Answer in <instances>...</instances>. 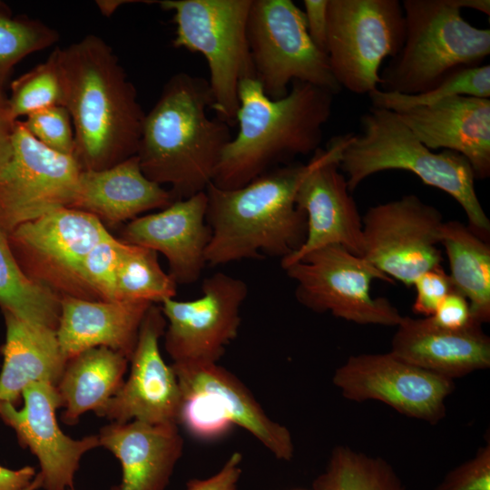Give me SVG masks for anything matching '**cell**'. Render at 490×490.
Masks as SVG:
<instances>
[{"mask_svg":"<svg viewBox=\"0 0 490 490\" xmlns=\"http://www.w3.org/2000/svg\"><path fill=\"white\" fill-rule=\"evenodd\" d=\"M206 207L205 191L175 200L161 211L132 220L121 240L162 253L177 284L195 282L207 264L205 253L211 237Z\"/></svg>","mask_w":490,"mask_h":490,"instance_id":"20","label":"cell"},{"mask_svg":"<svg viewBox=\"0 0 490 490\" xmlns=\"http://www.w3.org/2000/svg\"><path fill=\"white\" fill-rule=\"evenodd\" d=\"M124 242L109 234L84 257L80 276L95 300H116L115 288Z\"/></svg>","mask_w":490,"mask_h":490,"instance_id":"35","label":"cell"},{"mask_svg":"<svg viewBox=\"0 0 490 490\" xmlns=\"http://www.w3.org/2000/svg\"><path fill=\"white\" fill-rule=\"evenodd\" d=\"M413 286L416 289V299L412 310L425 318L432 316L442 300L455 290L449 274L442 265L421 274Z\"/></svg>","mask_w":490,"mask_h":490,"instance_id":"38","label":"cell"},{"mask_svg":"<svg viewBox=\"0 0 490 490\" xmlns=\"http://www.w3.org/2000/svg\"><path fill=\"white\" fill-rule=\"evenodd\" d=\"M165 328L161 308L151 305L130 358L129 377L98 416L120 424L134 420L178 424L181 389L172 366L165 363L159 347Z\"/></svg>","mask_w":490,"mask_h":490,"instance_id":"18","label":"cell"},{"mask_svg":"<svg viewBox=\"0 0 490 490\" xmlns=\"http://www.w3.org/2000/svg\"><path fill=\"white\" fill-rule=\"evenodd\" d=\"M462 8H472L484 13L485 15H490V1L489 0H460Z\"/></svg>","mask_w":490,"mask_h":490,"instance_id":"44","label":"cell"},{"mask_svg":"<svg viewBox=\"0 0 490 490\" xmlns=\"http://www.w3.org/2000/svg\"><path fill=\"white\" fill-rule=\"evenodd\" d=\"M24 406L0 402V418L16 433L19 441L37 457L45 490L74 488L82 456L100 446L98 436L74 440L59 427L56 409L62 401L56 387L39 382L26 387Z\"/></svg>","mask_w":490,"mask_h":490,"instance_id":"19","label":"cell"},{"mask_svg":"<svg viewBox=\"0 0 490 490\" xmlns=\"http://www.w3.org/2000/svg\"><path fill=\"white\" fill-rule=\"evenodd\" d=\"M10 88L8 103L15 121L46 107L65 106V87L57 48L44 63L14 80Z\"/></svg>","mask_w":490,"mask_h":490,"instance_id":"33","label":"cell"},{"mask_svg":"<svg viewBox=\"0 0 490 490\" xmlns=\"http://www.w3.org/2000/svg\"><path fill=\"white\" fill-rule=\"evenodd\" d=\"M283 269L296 282L298 301L312 311L360 325L397 326L403 318L387 299L371 294L374 280H394L341 245L312 250Z\"/></svg>","mask_w":490,"mask_h":490,"instance_id":"11","label":"cell"},{"mask_svg":"<svg viewBox=\"0 0 490 490\" xmlns=\"http://www.w3.org/2000/svg\"><path fill=\"white\" fill-rule=\"evenodd\" d=\"M35 475V469L29 466L13 470L0 465V490H26Z\"/></svg>","mask_w":490,"mask_h":490,"instance_id":"43","label":"cell"},{"mask_svg":"<svg viewBox=\"0 0 490 490\" xmlns=\"http://www.w3.org/2000/svg\"><path fill=\"white\" fill-rule=\"evenodd\" d=\"M172 366L181 394L178 425L192 436L215 440L238 426L277 459H292L295 448L289 430L266 414L235 375L218 364Z\"/></svg>","mask_w":490,"mask_h":490,"instance_id":"8","label":"cell"},{"mask_svg":"<svg viewBox=\"0 0 490 490\" xmlns=\"http://www.w3.org/2000/svg\"><path fill=\"white\" fill-rule=\"evenodd\" d=\"M57 53L82 170H103L136 155L145 113L112 47L88 34Z\"/></svg>","mask_w":490,"mask_h":490,"instance_id":"1","label":"cell"},{"mask_svg":"<svg viewBox=\"0 0 490 490\" xmlns=\"http://www.w3.org/2000/svg\"><path fill=\"white\" fill-rule=\"evenodd\" d=\"M334 95L294 81L284 97L271 99L255 78L242 80L239 132L225 146L211 183L225 190L240 188L279 162L313 154L331 115Z\"/></svg>","mask_w":490,"mask_h":490,"instance_id":"3","label":"cell"},{"mask_svg":"<svg viewBox=\"0 0 490 490\" xmlns=\"http://www.w3.org/2000/svg\"><path fill=\"white\" fill-rule=\"evenodd\" d=\"M397 327L390 352L426 371L454 380L490 367V338L479 323L451 330L403 316Z\"/></svg>","mask_w":490,"mask_h":490,"instance_id":"22","label":"cell"},{"mask_svg":"<svg viewBox=\"0 0 490 490\" xmlns=\"http://www.w3.org/2000/svg\"><path fill=\"white\" fill-rule=\"evenodd\" d=\"M242 455L232 453L222 467L213 475L192 478L186 484V490H237L242 469Z\"/></svg>","mask_w":490,"mask_h":490,"instance_id":"40","label":"cell"},{"mask_svg":"<svg viewBox=\"0 0 490 490\" xmlns=\"http://www.w3.org/2000/svg\"><path fill=\"white\" fill-rule=\"evenodd\" d=\"M82 168L74 156L43 145L17 120L13 154L0 172V230L18 226L61 208H71Z\"/></svg>","mask_w":490,"mask_h":490,"instance_id":"13","label":"cell"},{"mask_svg":"<svg viewBox=\"0 0 490 490\" xmlns=\"http://www.w3.org/2000/svg\"><path fill=\"white\" fill-rule=\"evenodd\" d=\"M374 108L395 113L428 106L455 96L490 98V65L480 64L459 68L427 92L403 94L376 89L368 93Z\"/></svg>","mask_w":490,"mask_h":490,"instance_id":"32","label":"cell"},{"mask_svg":"<svg viewBox=\"0 0 490 490\" xmlns=\"http://www.w3.org/2000/svg\"><path fill=\"white\" fill-rule=\"evenodd\" d=\"M428 318L435 325L451 330L463 329L475 322L468 300L456 290L451 291Z\"/></svg>","mask_w":490,"mask_h":490,"instance_id":"39","label":"cell"},{"mask_svg":"<svg viewBox=\"0 0 490 490\" xmlns=\"http://www.w3.org/2000/svg\"><path fill=\"white\" fill-rule=\"evenodd\" d=\"M307 169V163L276 167L236 189L210 183L206 262L215 266L265 255L283 260L295 253L307 235L306 215L296 203Z\"/></svg>","mask_w":490,"mask_h":490,"instance_id":"4","label":"cell"},{"mask_svg":"<svg viewBox=\"0 0 490 490\" xmlns=\"http://www.w3.org/2000/svg\"><path fill=\"white\" fill-rule=\"evenodd\" d=\"M109 234L95 216L61 208L18 226L8 237L21 251L32 279L60 298L95 300L82 282L81 266L92 248Z\"/></svg>","mask_w":490,"mask_h":490,"instance_id":"14","label":"cell"},{"mask_svg":"<svg viewBox=\"0 0 490 490\" xmlns=\"http://www.w3.org/2000/svg\"><path fill=\"white\" fill-rule=\"evenodd\" d=\"M440 244L447 257L454 289L469 302L473 319L490 320V245L468 226L445 221Z\"/></svg>","mask_w":490,"mask_h":490,"instance_id":"28","label":"cell"},{"mask_svg":"<svg viewBox=\"0 0 490 490\" xmlns=\"http://www.w3.org/2000/svg\"><path fill=\"white\" fill-rule=\"evenodd\" d=\"M313 490H406L385 459L338 446L332 449L326 470L312 483Z\"/></svg>","mask_w":490,"mask_h":490,"instance_id":"30","label":"cell"},{"mask_svg":"<svg viewBox=\"0 0 490 490\" xmlns=\"http://www.w3.org/2000/svg\"><path fill=\"white\" fill-rule=\"evenodd\" d=\"M151 305L144 301L62 297L55 331L64 355L69 359L87 349L105 347L130 360Z\"/></svg>","mask_w":490,"mask_h":490,"instance_id":"24","label":"cell"},{"mask_svg":"<svg viewBox=\"0 0 490 490\" xmlns=\"http://www.w3.org/2000/svg\"><path fill=\"white\" fill-rule=\"evenodd\" d=\"M298 490H300V489H298Z\"/></svg>","mask_w":490,"mask_h":490,"instance_id":"48","label":"cell"},{"mask_svg":"<svg viewBox=\"0 0 490 490\" xmlns=\"http://www.w3.org/2000/svg\"><path fill=\"white\" fill-rule=\"evenodd\" d=\"M445 221L439 210L415 194L369 207L362 217V257L407 287L442 265L438 247Z\"/></svg>","mask_w":490,"mask_h":490,"instance_id":"12","label":"cell"},{"mask_svg":"<svg viewBox=\"0 0 490 490\" xmlns=\"http://www.w3.org/2000/svg\"><path fill=\"white\" fill-rule=\"evenodd\" d=\"M23 123L45 147L62 154L74 156V125L65 106H50L34 112L26 116Z\"/></svg>","mask_w":490,"mask_h":490,"instance_id":"36","label":"cell"},{"mask_svg":"<svg viewBox=\"0 0 490 490\" xmlns=\"http://www.w3.org/2000/svg\"><path fill=\"white\" fill-rule=\"evenodd\" d=\"M67 490H74V488H70V489H67Z\"/></svg>","mask_w":490,"mask_h":490,"instance_id":"47","label":"cell"},{"mask_svg":"<svg viewBox=\"0 0 490 490\" xmlns=\"http://www.w3.org/2000/svg\"><path fill=\"white\" fill-rule=\"evenodd\" d=\"M303 5L309 37L327 54L328 0H304Z\"/></svg>","mask_w":490,"mask_h":490,"instance_id":"41","label":"cell"},{"mask_svg":"<svg viewBox=\"0 0 490 490\" xmlns=\"http://www.w3.org/2000/svg\"><path fill=\"white\" fill-rule=\"evenodd\" d=\"M247 34L255 78L271 99L289 93L294 81L333 94L342 88L328 58L311 40L303 10L291 0H251Z\"/></svg>","mask_w":490,"mask_h":490,"instance_id":"9","label":"cell"},{"mask_svg":"<svg viewBox=\"0 0 490 490\" xmlns=\"http://www.w3.org/2000/svg\"><path fill=\"white\" fill-rule=\"evenodd\" d=\"M435 490H490V443L448 472Z\"/></svg>","mask_w":490,"mask_h":490,"instance_id":"37","label":"cell"},{"mask_svg":"<svg viewBox=\"0 0 490 490\" xmlns=\"http://www.w3.org/2000/svg\"><path fill=\"white\" fill-rule=\"evenodd\" d=\"M332 382L352 401L377 400L398 413L437 424L446 416V399L454 380L412 365L392 352L350 356Z\"/></svg>","mask_w":490,"mask_h":490,"instance_id":"16","label":"cell"},{"mask_svg":"<svg viewBox=\"0 0 490 490\" xmlns=\"http://www.w3.org/2000/svg\"><path fill=\"white\" fill-rule=\"evenodd\" d=\"M405 40L398 0H328L327 55L343 89L368 94L380 85V66Z\"/></svg>","mask_w":490,"mask_h":490,"instance_id":"10","label":"cell"},{"mask_svg":"<svg viewBox=\"0 0 490 490\" xmlns=\"http://www.w3.org/2000/svg\"><path fill=\"white\" fill-rule=\"evenodd\" d=\"M0 230V306L15 317L56 329L61 298L32 279L19 265Z\"/></svg>","mask_w":490,"mask_h":490,"instance_id":"29","label":"cell"},{"mask_svg":"<svg viewBox=\"0 0 490 490\" xmlns=\"http://www.w3.org/2000/svg\"><path fill=\"white\" fill-rule=\"evenodd\" d=\"M173 13L172 44L204 55L218 119L236 123L239 85L255 78L247 24L251 0H163L157 2ZM256 79V78H255Z\"/></svg>","mask_w":490,"mask_h":490,"instance_id":"7","label":"cell"},{"mask_svg":"<svg viewBox=\"0 0 490 490\" xmlns=\"http://www.w3.org/2000/svg\"><path fill=\"white\" fill-rule=\"evenodd\" d=\"M405 40L380 74L383 91L417 94L490 54V30L461 15L460 0H404Z\"/></svg>","mask_w":490,"mask_h":490,"instance_id":"6","label":"cell"},{"mask_svg":"<svg viewBox=\"0 0 490 490\" xmlns=\"http://www.w3.org/2000/svg\"><path fill=\"white\" fill-rule=\"evenodd\" d=\"M211 106L209 82L178 73L144 115L136 154L141 169L149 180L171 185L174 201L206 190L232 138L230 125L209 117Z\"/></svg>","mask_w":490,"mask_h":490,"instance_id":"2","label":"cell"},{"mask_svg":"<svg viewBox=\"0 0 490 490\" xmlns=\"http://www.w3.org/2000/svg\"><path fill=\"white\" fill-rule=\"evenodd\" d=\"M360 125L359 133H348L339 160L350 192L377 172H410L450 195L466 212L468 228L489 240L490 220L475 191L474 171L464 156L448 150L434 152L389 110L371 107L361 116Z\"/></svg>","mask_w":490,"mask_h":490,"instance_id":"5","label":"cell"},{"mask_svg":"<svg viewBox=\"0 0 490 490\" xmlns=\"http://www.w3.org/2000/svg\"><path fill=\"white\" fill-rule=\"evenodd\" d=\"M430 150L464 156L475 179L490 175V99L455 96L428 106L397 113Z\"/></svg>","mask_w":490,"mask_h":490,"instance_id":"21","label":"cell"},{"mask_svg":"<svg viewBox=\"0 0 490 490\" xmlns=\"http://www.w3.org/2000/svg\"><path fill=\"white\" fill-rule=\"evenodd\" d=\"M5 340L2 347L0 402L15 405L24 389L34 383L56 387L67 363L54 328L22 320L4 311Z\"/></svg>","mask_w":490,"mask_h":490,"instance_id":"26","label":"cell"},{"mask_svg":"<svg viewBox=\"0 0 490 490\" xmlns=\"http://www.w3.org/2000/svg\"><path fill=\"white\" fill-rule=\"evenodd\" d=\"M98 438L122 466V481L112 490H164L183 452L175 423L112 422Z\"/></svg>","mask_w":490,"mask_h":490,"instance_id":"23","label":"cell"},{"mask_svg":"<svg viewBox=\"0 0 490 490\" xmlns=\"http://www.w3.org/2000/svg\"><path fill=\"white\" fill-rule=\"evenodd\" d=\"M348 133L332 138L318 148L308 164L299 186L296 203L307 218L303 245L281 260L282 268L317 249L338 244L362 255V217L350 195L339 160Z\"/></svg>","mask_w":490,"mask_h":490,"instance_id":"17","label":"cell"},{"mask_svg":"<svg viewBox=\"0 0 490 490\" xmlns=\"http://www.w3.org/2000/svg\"><path fill=\"white\" fill-rule=\"evenodd\" d=\"M0 14L11 15V11L8 8V6L1 1H0Z\"/></svg>","mask_w":490,"mask_h":490,"instance_id":"46","label":"cell"},{"mask_svg":"<svg viewBox=\"0 0 490 490\" xmlns=\"http://www.w3.org/2000/svg\"><path fill=\"white\" fill-rule=\"evenodd\" d=\"M201 291L193 300L161 303L166 319L164 346L173 364H217L238 336L247 284L217 272L203 279Z\"/></svg>","mask_w":490,"mask_h":490,"instance_id":"15","label":"cell"},{"mask_svg":"<svg viewBox=\"0 0 490 490\" xmlns=\"http://www.w3.org/2000/svg\"><path fill=\"white\" fill-rule=\"evenodd\" d=\"M58 33L38 19L0 14V89L15 66L27 55L57 42Z\"/></svg>","mask_w":490,"mask_h":490,"instance_id":"34","label":"cell"},{"mask_svg":"<svg viewBox=\"0 0 490 490\" xmlns=\"http://www.w3.org/2000/svg\"><path fill=\"white\" fill-rule=\"evenodd\" d=\"M173 201L171 191L143 174L134 155L103 170H83L71 208L115 225Z\"/></svg>","mask_w":490,"mask_h":490,"instance_id":"25","label":"cell"},{"mask_svg":"<svg viewBox=\"0 0 490 490\" xmlns=\"http://www.w3.org/2000/svg\"><path fill=\"white\" fill-rule=\"evenodd\" d=\"M16 121L12 117L8 96L0 89V172L13 154V138Z\"/></svg>","mask_w":490,"mask_h":490,"instance_id":"42","label":"cell"},{"mask_svg":"<svg viewBox=\"0 0 490 490\" xmlns=\"http://www.w3.org/2000/svg\"><path fill=\"white\" fill-rule=\"evenodd\" d=\"M43 486V480L41 475L38 473L36 474L33 483L26 490H37L38 488H41Z\"/></svg>","mask_w":490,"mask_h":490,"instance_id":"45","label":"cell"},{"mask_svg":"<svg viewBox=\"0 0 490 490\" xmlns=\"http://www.w3.org/2000/svg\"><path fill=\"white\" fill-rule=\"evenodd\" d=\"M176 288L172 277L161 268L156 251L124 242L116 279V300L162 303L173 299Z\"/></svg>","mask_w":490,"mask_h":490,"instance_id":"31","label":"cell"},{"mask_svg":"<svg viewBox=\"0 0 490 490\" xmlns=\"http://www.w3.org/2000/svg\"><path fill=\"white\" fill-rule=\"evenodd\" d=\"M128 362L125 355L105 347L69 358L56 385L64 422L74 425L90 410L98 415L122 387Z\"/></svg>","mask_w":490,"mask_h":490,"instance_id":"27","label":"cell"}]
</instances>
